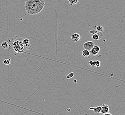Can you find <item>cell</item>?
<instances>
[{"label":"cell","instance_id":"52a82bcc","mask_svg":"<svg viewBox=\"0 0 125 115\" xmlns=\"http://www.w3.org/2000/svg\"><path fill=\"white\" fill-rule=\"evenodd\" d=\"M90 110H92L94 113H101V107L100 106H97L94 107H91L89 108Z\"/></svg>","mask_w":125,"mask_h":115},{"label":"cell","instance_id":"7402d4cb","mask_svg":"<svg viewBox=\"0 0 125 115\" xmlns=\"http://www.w3.org/2000/svg\"><path fill=\"white\" fill-rule=\"evenodd\" d=\"M74 82L75 83H77V80H74Z\"/></svg>","mask_w":125,"mask_h":115},{"label":"cell","instance_id":"3957f363","mask_svg":"<svg viewBox=\"0 0 125 115\" xmlns=\"http://www.w3.org/2000/svg\"><path fill=\"white\" fill-rule=\"evenodd\" d=\"M94 46V43L93 42L87 41L84 43L83 48L84 49L90 51L93 48Z\"/></svg>","mask_w":125,"mask_h":115},{"label":"cell","instance_id":"277c9868","mask_svg":"<svg viewBox=\"0 0 125 115\" xmlns=\"http://www.w3.org/2000/svg\"><path fill=\"white\" fill-rule=\"evenodd\" d=\"M101 113L103 114L107 113L109 112L110 108H109V106L108 105H106L105 104H103L101 106Z\"/></svg>","mask_w":125,"mask_h":115},{"label":"cell","instance_id":"9a60e30c","mask_svg":"<svg viewBox=\"0 0 125 115\" xmlns=\"http://www.w3.org/2000/svg\"><path fill=\"white\" fill-rule=\"evenodd\" d=\"M92 49H93L94 50L96 51V52H98V53L99 52L100 50L99 47V46L98 45L94 46V47H93V48H92Z\"/></svg>","mask_w":125,"mask_h":115},{"label":"cell","instance_id":"5bb4252c","mask_svg":"<svg viewBox=\"0 0 125 115\" xmlns=\"http://www.w3.org/2000/svg\"><path fill=\"white\" fill-rule=\"evenodd\" d=\"M90 55H91L92 56H93L98 55V54L99 53L96 52V51L94 50L93 49H92V50L90 51Z\"/></svg>","mask_w":125,"mask_h":115},{"label":"cell","instance_id":"d6986e66","mask_svg":"<svg viewBox=\"0 0 125 115\" xmlns=\"http://www.w3.org/2000/svg\"><path fill=\"white\" fill-rule=\"evenodd\" d=\"M95 62H96V64H95V67H97V68H99V67H100V63H101V62H100V61H99V60H96L95 61Z\"/></svg>","mask_w":125,"mask_h":115},{"label":"cell","instance_id":"44dd1931","mask_svg":"<svg viewBox=\"0 0 125 115\" xmlns=\"http://www.w3.org/2000/svg\"><path fill=\"white\" fill-rule=\"evenodd\" d=\"M103 115H113L112 114H111V113H105V114H104Z\"/></svg>","mask_w":125,"mask_h":115},{"label":"cell","instance_id":"ac0fdd59","mask_svg":"<svg viewBox=\"0 0 125 115\" xmlns=\"http://www.w3.org/2000/svg\"><path fill=\"white\" fill-rule=\"evenodd\" d=\"M24 48L25 50H29L30 49V48H31V45H30V43L24 45Z\"/></svg>","mask_w":125,"mask_h":115},{"label":"cell","instance_id":"8fae6325","mask_svg":"<svg viewBox=\"0 0 125 115\" xmlns=\"http://www.w3.org/2000/svg\"><path fill=\"white\" fill-rule=\"evenodd\" d=\"M96 30L98 32H102L103 31H104V28L101 25H99L96 27Z\"/></svg>","mask_w":125,"mask_h":115},{"label":"cell","instance_id":"6da1fadb","mask_svg":"<svg viewBox=\"0 0 125 115\" xmlns=\"http://www.w3.org/2000/svg\"><path fill=\"white\" fill-rule=\"evenodd\" d=\"M44 6V0H26L24 8L28 14L32 15L41 12Z\"/></svg>","mask_w":125,"mask_h":115},{"label":"cell","instance_id":"e0dca14e","mask_svg":"<svg viewBox=\"0 0 125 115\" xmlns=\"http://www.w3.org/2000/svg\"><path fill=\"white\" fill-rule=\"evenodd\" d=\"M23 43H24V45L25 44H29L30 43V40L28 38H23Z\"/></svg>","mask_w":125,"mask_h":115},{"label":"cell","instance_id":"4fadbf2b","mask_svg":"<svg viewBox=\"0 0 125 115\" xmlns=\"http://www.w3.org/2000/svg\"><path fill=\"white\" fill-rule=\"evenodd\" d=\"M75 75V73L74 72H71L69 73V74H67V76H66V78L67 79H70L71 78H72L73 77H74Z\"/></svg>","mask_w":125,"mask_h":115},{"label":"cell","instance_id":"ffe728a7","mask_svg":"<svg viewBox=\"0 0 125 115\" xmlns=\"http://www.w3.org/2000/svg\"><path fill=\"white\" fill-rule=\"evenodd\" d=\"M98 32V31L96 30H91L89 31V33L92 35H94V34H95Z\"/></svg>","mask_w":125,"mask_h":115},{"label":"cell","instance_id":"9c48e42d","mask_svg":"<svg viewBox=\"0 0 125 115\" xmlns=\"http://www.w3.org/2000/svg\"><path fill=\"white\" fill-rule=\"evenodd\" d=\"M70 5L72 6L79 3V0H68Z\"/></svg>","mask_w":125,"mask_h":115},{"label":"cell","instance_id":"7c38bea8","mask_svg":"<svg viewBox=\"0 0 125 115\" xmlns=\"http://www.w3.org/2000/svg\"><path fill=\"white\" fill-rule=\"evenodd\" d=\"M1 47H2L3 48H5V49L9 47V44L7 42L4 41L1 43Z\"/></svg>","mask_w":125,"mask_h":115},{"label":"cell","instance_id":"5b68a950","mask_svg":"<svg viewBox=\"0 0 125 115\" xmlns=\"http://www.w3.org/2000/svg\"><path fill=\"white\" fill-rule=\"evenodd\" d=\"M71 39L73 42H78L80 39V36L79 34L75 33L71 36Z\"/></svg>","mask_w":125,"mask_h":115},{"label":"cell","instance_id":"2e32d148","mask_svg":"<svg viewBox=\"0 0 125 115\" xmlns=\"http://www.w3.org/2000/svg\"><path fill=\"white\" fill-rule=\"evenodd\" d=\"M89 65H90L92 67H95V64H96V62L95 61H92V60H90L89 61Z\"/></svg>","mask_w":125,"mask_h":115},{"label":"cell","instance_id":"8992f818","mask_svg":"<svg viewBox=\"0 0 125 115\" xmlns=\"http://www.w3.org/2000/svg\"><path fill=\"white\" fill-rule=\"evenodd\" d=\"M102 36H103V35H102V32L98 31V32L97 33L94 34L92 36V38L94 40L97 41V40H99V39H100L102 37Z\"/></svg>","mask_w":125,"mask_h":115},{"label":"cell","instance_id":"30bf717a","mask_svg":"<svg viewBox=\"0 0 125 115\" xmlns=\"http://www.w3.org/2000/svg\"><path fill=\"white\" fill-rule=\"evenodd\" d=\"M11 62V59L9 58H6L3 60V63L5 65H9Z\"/></svg>","mask_w":125,"mask_h":115},{"label":"cell","instance_id":"ba28073f","mask_svg":"<svg viewBox=\"0 0 125 115\" xmlns=\"http://www.w3.org/2000/svg\"><path fill=\"white\" fill-rule=\"evenodd\" d=\"M82 55L84 57H88L90 55V51L84 49V50L82 51Z\"/></svg>","mask_w":125,"mask_h":115},{"label":"cell","instance_id":"7a4b0ae2","mask_svg":"<svg viewBox=\"0 0 125 115\" xmlns=\"http://www.w3.org/2000/svg\"><path fill=\"white\" fill-rule=\"evenodd\" d=\"M23 39L21 38H17L13 43L12 47L16 52L21 53L25 51L24 44L23 43Z\"/></svg>","mask_w":125,"mask_h":115}]
</instances>
